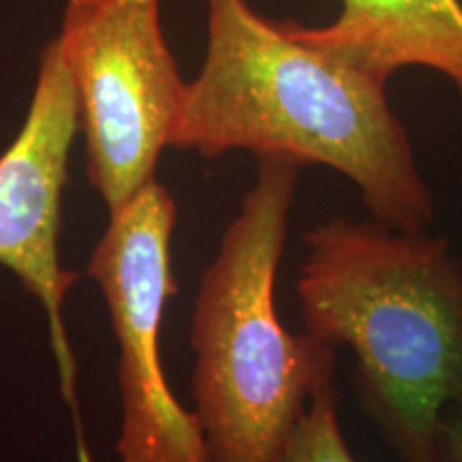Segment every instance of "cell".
<instances>
[{"mask_svg": "<svg viewBox=\"0 0 462 462\" xmlns=\"http://www.w3.org/2000/svg\"><path fill=\"white\" fill-rule=\"evenodd\" d=\"M274 462H356L338 420L334 385L310 401Z\"/></svg>", "mask_w": 462, "mask_h": 462, "instance_id": "obj_8", "label": "cell"}, {"mask_svg": "<svg viewBox=\"0 0 462 462\" xmlns=\"http://www.w3.org/2000/svg\"><path fill=\"white\" fill-rule=\"evenodd\" d=\"M78 129V97L60 45L51 39L42 51L24 125L0 154V263L43 306L62 396L73 409L79 456L90 462L78 415V366L65 323V300L78 274L62 268L58 255L62 190Z\"/></svg>", "mask_w": 462, "mask_h": 462, "instance_id": "obj_6", "label": "cell"}, {"mask_svg": "<svg viewBox=\"0 0 462 462\" xmlns=\"http://www.w3.org/2000/svg\"><path fill=\"white\" fill-rule=\"evenodd\" d=\"M340 14L326 26L289 22L300 42L340 58L381 79L404 67L448 78L462 97L460 0H338Z\"/></svg>", "mask_w": 462, "mask_h": 462, "instance_id": "obj_7", "label": "cell"}, {"mask_svg": "<svg viewBox=\"0 0 462 462\" xmlns=\"http://www.w3.org/2000/svg\"><path fill=\"white\" fill-rule=\"evenodd\" d=\"M300 167L257 159L199 281L190 323L193 398L206 462H274L310 401L334 385L337 349L293 334L276 310Z\"/></svg>", "mask_w": 462, "mask_h": 462, "instance_id": "obj_3", "label": "cell"}, {"mask_svg": "<svg viewBox=\"0 0 462 462\" xmlns=\"http://www.w3.org/2000/svg\"><path fill=\"white\" fill-rule=\"evenodd\" d=\"M441 449L443 460L446 462H462V404L454 407L446 415L443 421V435H441Z\"/></svg>", "mask_w": 462, "mask_h": 462, "instance_id": "obj_9", "label": "cell"}, {"mask_svg": "<svg viewBox=\"0 0 462 462\" xmlns=\"http://www.w3.org/2000/svg\"><path fill=\"white\" fill-rule=\"evenodd\" d=\"M304 332L354 354L362 411L402 462H446L462 404V263L429 229L332 217L304 234Z\"/></svg>", "mask_w": 462, "mask_h": 462, "instance_id": "obj_2", "label": "cell"}, {"mask_svg": "<svg viewBox=\"0 0 462 462\" xmlns=\"http://www.w3.org/2000/svg\"><path fill=\"white\" fill-rule=\"evenodd\" d=\"M176 218L170 190L150 182L109 215L90 255L88 276L106 298L118 343V462H206L198 415L173 396L159 354L161 319L178 291L171 270Z\"/></svg>", "mask_w": 462, "mask_h": 462, "instance_id": "obj_5", "label": "cell"}, {"mask_svg": "<svg viewBox=\"0 0 462 462\" xmlns=\"http://www.w3.org/2000/svg\"><path fill=\"white\" fill-rule=\"evenodd\" d=\"M208 45L171 146L215 159L323 165L349 178L374 221L421 231L435 198L411 137L390 107L385 79L300 42L246 0H206Z\"/></svg>", "mask_w": 462, "mask_h": 462, "instance_id": "obj_1", "label": "cell"}, {"mask_svg": "<svg viewBox=\"0 0 462 462\" xmlns=\"http://www.w3.org/2000/svg\"><path fill=\"white\" fill-rule=\"evenodd\" d=\"M159 0H67L62 60L78 97L88 178L109 215L154 182L187 82L161 28Z\"/></svg>", "mask_w": 462, "mask_h": 462, "instance_id": "obj_4", "label": "cell"}]
</instances>
